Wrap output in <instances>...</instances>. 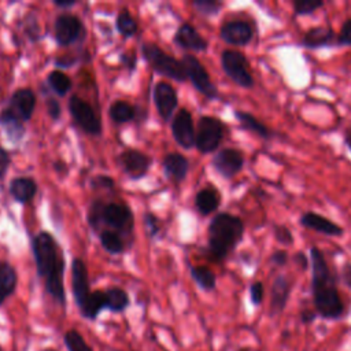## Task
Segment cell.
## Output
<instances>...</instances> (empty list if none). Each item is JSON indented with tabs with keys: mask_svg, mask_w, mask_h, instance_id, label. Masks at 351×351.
<instances>
[{
	"mask_svg": "<svg viewBox=\"0 0 351 351\" xmlns=\"http://www.w3.org/2000/svg\"><path fill=\"white\" fill-rule=\"evenodd\" d=\"M53 36L60 47H70L85 36L82 21L74 14H60L53 23Z\"/></svg>",
	"mask_w": 351,
	"mask_h": 351,
	"instance_id": "30bf717a",
	"label": "cell"
},
{
	"mask_svg": "<svg viewBox=\"0 0 351 351\" xmlns=\"http://www.w3.org/2000/svg\"><path fill=\"white\" fill-rule=\"evenodd\" d=\"M221 202H222L221 193L213 185H207L206 188H202L195 196V207L197 213L203 217H207L215 213L219 208Z\"/></svg>",
	"mask_w": 351,
	"mask_h": 351,
	"instance_id": "cb8c5ba5",
	"label": "cell"
},
{
	"mask_svg": "<svg viewBox=\"0 0 351 351\" xmlns=\"http://www.w3.org/2000/svg\"><path fill=\"white\" fill-rule=\"evenodd\" d=\"M53 169L58 171V173H67V166H66V163L64 162H62V160H56V162H53Z\"/></svg>",
	"mask_w": 351,
	"mask_h": 351,
	"instance_id": "11a10c76",
	"label": "cell"
},
{
	"mask_svg": "<svg viewBox=\"0 0 351 351\" xmlns=\"http://www.w3.org/2000/svg\"><path fill=\"white\" fill-rule=\"evenodd\" d=\"M347 130H350V132H351V128H348V129H347Z\"/></svg>",
	"mask_w": 351,
	"mask_h": 351,
	"instance_id": "6f0895ef",
	"label": "cell"
},
{
	"mask_svg": "<svg viewBox=\"0 0 351 351\" xmlns=\"http://www.w3.org/2000/svg\"><path fill=\"white\" fill-rule=\"evenodd\" d=\"M10 165H11V155H10V152L5 148L0 147V184L3 182L5 174H7L8 169H10Z\"/></svg>",
	"mask_w": 351,
	"mask_h": 351,
	"instance_id": "7dc6e473",
	"label": "cell"
},
{
	"mask_svg": "<svg viewBox=\"0 0 351 351\" xmlns=\"http://www.w3.org/2000/svg\"><path fill=\"white\" fill-rule=\"evenodd\" d=\"M252 25L244 19L226 21L219 27V37L229 45L245 47L254 38Z\"/></svg>",
	"mask_w": 351,
	"mask_h": 351,
	"instance_id": "4fadbf2b",
	"label": "cell"
},
{
	"mask_svg": "<svg viewBox=\"0 0 351 351\" xmlns=\"http://www.w3.org/2000/svg\"><path fill=\"white\" fill-rule=\"evenodd\" d=\"M265 296V287L262 281H254L250 285V300L254 306H261Z\"/></svg>",
	"mask_w": 351,
	"mask_h": 351,
	"instance_id": "7bdbcfd3",
	"label": "cell"
},
{
	"mask_svg": "<svg viewBox=\"0 0 351 351\" xmlns=\"http://www.w3.org/2000/svg\"><path fill=\"white\" fill-rule=\"evenodd\" d=\"M152 97H154V103L159 117L165 122H169L170 118L173 117L174 110L178 106V96L176 89L169 82H165V81L158 82L154 88Z\"/></svg>",
	"mask_w": 351,
	"mask_h": 351,
	"instance_id": "9a60e30c",
	"label": "cell"
},
{
	"mask_svg": "<svg viewBox=\"0 0 351 351\" xmlns=\"http://www.w3.org/2000/svg\"><path fill=\"white\" fill-rule=\"evenodd\" d=\"M299 223L310 230H314L317 233L330 236V237H341L344 234V228L335 221L329 219L328 217L314 213V211H306L300 215Z\"/></svg>",
	"mask_w": 351,
	"mask_h": 351,
	"instance_id": "2e32d148",
	"label": "cell"
},
{
	"mask_svg": "<svg viewBox=\"0 0 351 351\" xmlns=\"http://www.w3.org/2000/svg\"><path fill=\"white\" fill-rule=\"evenodd\" d=\"M244 162V154L232 147L219 149L211 159L213 169L225 180L236 177L243 170Z\"/></svg>",
	"mask_w": 351,
	"mask_h": 351,
	"instance_id": "8fae6325",
	"label": "cell"
},
{
	"mask_svg": "<svg viewBox=\"0 0 351 351\" xmlns=\"http://www.w3.org/2000/svg\"><path fill=\"white\" fill-rule=\"evenodd\" d=\"M32 252L37 276L43 280L45 292L60 306L66 304L64 258L56 239L43 230L32 239Z\"/></svg>",
	"mask_w": 351,
	"mask_h": 351,
	"instance_id": "6da1fadb",
	"label": "cell"
},
{
	"mask_svg": "<svg viewBox=\"0 0 351 351\" xmlns=\"http://www.w3.org/2000/svg\"><path fill=\"white\" fill-rule=\"evenodd\" d=\"M299 45L306 49H321L336 45V33L332 26H313L307 29L299 40Z\"/></svg>",
	"mask_w": 351,
	"mask_h": 351,
	"instance_id": "d6986e66",
	"label": "cell"
},
{
	"mask_svg": "<svg viewBox=\"0 0 351 351\" xmlns=\"http://www.w3.org/2000/svg\"><path fill=\"white\" fill-rule=\"evenodd\" d=\"M108 115L114 123L122 125L136 118V107L126 100H115L108 108Z\"/></svg>",
	"mask_w": 351,
	"mask_h": 351,
	"instance_id": "f1b7e54d",
	"label": "cell"
},
{
	"mask_svg": "<svg viewBox=\"0 0 351 351\" xmlns=\"http://www.w3.org/2000/svg\"><path fill=\"white\" fill-rule=\"evenodd\" d=\"M317 317H318V314L315 311H311V310H303L300 313V321L303 324H311Z\"/></svg>",
	"mask_w": 351,
	"mask_h": 351,
	"instance_id": "f5cc1de1",
	"label": "cell"
},
{
	"mask_svg": "<svg viewBox=\"0 0 351 351\" xmlns=\"http://www.w3.org/2000/svg\"><path fill=\"white\" fill-rule=\"evenodd\" d=\"M0 351H3V348H1V347H0Z\"/></svg>",
	"mask_w": 351,
	"mask_h": 351,
	"instance_id": "680465c9",
	"label": "cell"
},
{
	"mask_svg": "<svg viewBox=\"0 0 351 351\" xmlns=\"http://www.w3.org/2000/svg\"><path fill=\"white\" fill-rule=\"evenodd\" d=\"M141 55L155 73L171 78L177 82H185L188 80L182 60L169 55L156 44L144 43L141 45Z\"/></svg>",
	"mask_w": 351,
	"mask_h": 351,
	"instance_id": "277c9868",
	"label": "cell"
},
{
	"mask_svg": "<svg viewBox=\"0 0 351 351\" xmlns=\"http://www.w3.org/2000/svg\"><path fill=\"white\" fill-rule=\"evenodd\" d=\"M63 341L67 351H93L92 347L86 343L84 336L77 329H69L63 335Z\"/></svg>",
	"mask_w": 351,
	"mask_h": 351,
	"instance_id": "e575fe53",
	"label": "cell"
},
{
	"mask_svg": "<svg viewBox=\"0 0 351 351\" xmlns=\"http://www.w3.org/2000/svg\"><path fill=\"white\" fill-rule=\"evenodd\" d=\"M80 314L86 319H96L103 310H107V293L106 291L96 289L90 292L85 303L78 308Z\"/></svg>",
	"mask_w": 351,
	"mask_h": 351,
	"instance_id": "83f0119b",
	"label": "cell"
},
{
	"mask_svg": "<svg viewBox=\"0 0 351 351\" xmlns=\"http://www.w3.org/2000/svg\"><path fill=\"white\" fill-rule=\"evenodd\" d=\"M162 165L166 177L177 184L184 181L189 171V160L180 152L166 154Z\"/></svg>",
	"mask_w": 351,
	"mask_h": 351,
	"instance_id": "603a6c76",
	"label": "cell"
},
{
	"mask_svg": "<svg viewBox=\"0 0 351 351\" xmlns=\"http://www.w3.org/2000/svg\"><path fill=\"white\" fill-rule=\"evenodd\" d=\"M107 293V310L111 313H122L125 311L129 304L130 299L125 289L119 287H111L106 289Z\"/></svg>",
	"mask_w": 351,
	"mask_h": 351,
	"instance_id": "4dcf8cb0",
	"label": "cell"
},
{
	"mask_svg": "<svg viewBox=\"0 0 351 351\" xmlns=\"http://www.w3.org/2000/svg\"><path fill=\"white\" fill-rule=\"evenodd\" d=\"M117 163L130 180H140L148 173L152 159L138 149L126 148L117 156Z\"/></svg>",
	"mask_w": 351,
	"mask_h": 351,
	"instance_id": "7c38bea8",
	"label": "cell"
},
{
	"mask_svg": "<svg viewBox=\"0 0 351 351\" xmlns=\"http://www.w3.org/2000/svg\"><path fill=\"white\" fill-rule=\"evenodd\" d=\"M245 225L230 213L217 214L207 228V251L214 262L225 261L243 241Z\"/></svg>",
	"mask_w": 351,
	"mask_h": 351,
	"instance_id": "3957f363",
	"label": "cell"
},
{
	"mask_svg": "<svg viewBox=\"0 0 351 351\" xmlns=\"http://www.w3.org/2000/svg\"><path fill=\"white\" fill-rule=\"evenodd\" d=\"M288 261H289V255L285 250H274L269 256V262L278 267H284L285 265H288Z\"/></svg>",
	"mask_w": 351,
	"mask_h": 351,
	"instance_id": "bcb514c9",
	"label": "cell"
},
{
	"mask_svg": "<svg viewBox=\"0 0 351 351\" xmlns=\"http://www.w3.org/2000/svg\"><path fill=\"white\" fill-rule=\"evenodd\" d=\"M182 63H184L188 80L199 93H202L208 100H215L219 97V92L215 84L211 81L208 71L195 55L185 53L182 56Z\"/></svg>",
	"mask_w": 351,
	"mask_h": 351,
	"instance_id": "ba28073f",
	"label": "cell"
},
{
	"mask_svg": "<svg viewBox=\"0 0 351 351\" xmlns=\"http://www.w3.org/2000/svg\"><path fill=\"white\" fill-rule=\"evenodd\" d=\"M336 47H351V18L344 19L336 34Z\"/></svg>",
	"mask_w": 351,
	"mask_h": 351,
	"instance_id": "60d3db41",
	"label": "cell"
},
{
	"mask_svg": "<svg viewBox=\"0 0 351 351\" xmlns=\"http://www.w3.org/2000/svg\"><path fill=\"white\" fill-rule=\"evenodd\" d=\"M36 93L30 88H19L11 95L7 108H10L25 123L30 121L36 108Z\"/></svg>",
	"mask_w": 351,
	"mask_h": 351,
	"instance_id": "ac0fdd59",
	"label": "cell"
},
{
	"mask_svg": "<svg viewBox=\"0 0 351 351\" xmlns=\"http://www.w3.org/2000/svg\"><path fill=\"white\" fill-rule=\"evenodd\" d=\"M41 351H55V350H52V348H44V350H41Z\"/></svg>",
	"mask_w": 351,
	"mask_h": 351,
	"instance_id": "9f6ffc18",
	"label": "cell"
},
{
	"mask_svg": "<svg viewBox=\"0 0 351 351\" xmlns=\"http://www.w3.org/2000/svg\"><path fill=\"white\" fill-rule=\"evenodd\" d=\"M16 285L18 273L15 267L7 261H0V307L10 296L14 295Z\"/></svg>",
	"mask_w": 351,
	"mask_h": 351,
	"instance_id": "4316f807",
	"label": "cell"
},
{
	"mask_svg": "<svg viewBox=\"0 0 351 351\" xmlns=\"http://www.w3.org/2000/svg\"><path fill=\"white\" fill-rule=\"evenodd\" d=\"M115 27L118 30V33L122 37H132L137 33L138 30V23L134 19V16L130 14V11L128 8H123L118 12L117 19H115Z\"/></svg>",
	"mask_w": 351,
	"mask_h": 351,
	"instance_id": "836d02e7",
	"label": "cell"
},
{
	"mask_svg": "<svg viewBox=\"0 0 351 351\" xmlns=\"http://www.w3.org/2000/svg\"><path fill=\"white\" fill-rule=\"evenodd\" d=\"M23 32L26 34V37L30 41H37L41 37V29L38 25V19L37 15L34 12H30L26 15L25 21H23Z\"/></svg>",
	"mask_w": 351,
	"mask_h": 351,
	"instance_id": "74e56055",
	"label": "cell"
},
{
	"mask_svg": "<svg viewBox=\"0 0 351 351\" xmlns=\"http://www.w3.org/2000/svg\"><path fill=\"white\" fill-rule=\"evenodd\" d=\"M47 84L60 97L66 96L71 90V86H73L70 77L66 73H63L62 70H52L47 75Z\"/></svg>",
	"mask_w": 351,
	"mask_h": 351,
	"instance_id": "d6a6232c",
	"label": "cell"
},
{
	"mask_svg": "<svg viewBox=\"0 0 351 351\" xmlns=\"http://www.w3.org/2000/svg\"><path fill=\"white\" fill-rule=\"evenodd\" d=\"M171 134L180 147L185 149H191L192 147H195L196 129L193 125L192 114L186 108L178 110L177 114L173 117Z\"/></svg>",
	"mask_w": 351,
	"mask_h": 351,
	"instance_id": "5bb4252c",
	"label": "cell"
},
{
	"mask_svg": "<svg viewBox=\"0 0 351 351\" xmlns=\"http://www.w3.org/2000/svg\"><path fill=\"white\" fill-rule=\"evenodd\" d=\"M37 182L30 177H16L10 181L8 191L12 199L21 204L29 203L37 193Z\"/></svg>",
	"mask_w": 351,
	"mask_h": 351,
	"instance_id": "484cf974",
	"label": "cell"
},
{
	"mask_svg": "<svg viewBox=\"0 0 351 351\" xmlns=\"http://www.w3.org/2000/svg\"><path fill=\"white\" fill-rule=\"evenodd\" d=\"M191 277L197 284V287L206 292H211L217 287V276L207 266H192Z\"/></svg>",
	"mask_w": 351,
	"mask_h": 351,
	"instance_id": "f546056e",
	"label": "cell"
},
{
	"mask_svg": "<svg viewBox=\"0 0 351 351\" xmlns=\"http://www.w3.org/2000/svg\"><path fill=\"white\" fill-rule=\"evenodd\" d=\"M101 206H103V200L97 199L95 202H92L89 210H88V223L93 230H99L100 232V211H101Z\"/></svg>",
	"mask_w": 351,
	"mask_h": 351,
	"instance_id": "ab89813d",
	"label": "cell"
},
{
	"mask_svg": "<svg viewBox=\"0 0 351 351\" xmlns=\"http://www.w3.org/2000/svg\"><path fill=\"white\" fill-rule=\"evenodd\" d=\"M173 40L180 48L192 52H204L208 48V41L197 32L193 25L188 22H184L178 26Z\"/></svg>",
	"mask_w": 351,
	"mask_h": 351,
	"instance_id": "ffe728a7",
	"label": "cell"
},
{
	"mask_svg": "<svg viewBox=\"0 0 351 351\" xmlns=\"http://www.w3.org/2000/svg\"><path fill=\"white\" fill-rule=\"evenodd\" d=\"M325 5L322 0H295L292 1L293 14L296 16H307Z\"/></svg>",
	"mask_w": 351,
	"mask_h": 351,
	"instance_id": "d590c367",
	"label": "cell"
},
{
	"mask_svg": "<svg viewBox=\"0 0 351 351\" xmlns=\"http://www.w3.org/2000/svg\"><path fill=\"white\" fill-rule=\"evenodd\" d=\"M0 128L3 129L7 140L12 144L19 143L26 133L25 123L7 107L0 112Z\"/></svg>",
	"mask_w": 351,
	"mask_h": 351,
	"instance_id": "d4e9b609",
	"label": "cell"
},
{
	"mask_svg": "<svg viewBox=\"0 0 351 351\" xmlns=\"http://www.w3.org/2000/svg\"><path fill=\"white\" fill-rule=\"evenodd\" d=\"M99 240L101 247L111 255H118L125 251V241L118 232L101 229L99 232Z\"/></svg>",
	"mask_w": 351,
	"mask_h": 351,
	"instance_id": "1f68e13d",
	"label": "cell"
},
{
	"mask_svg": "<svg viewBox=\"0 0 351 351\" xmlns=\"http://www.w3.org/2000/svg\"><path fill=\"white\" fill-rule=\"evenodd\" d=\"M291 289H292V285L287 276L278 274L273 280V284L270 288V315L271 317L280 315L285 310L291 296Z\"/></svg>",
	"mask_w": 351,
	"mask_h": 351,
	"instance_id": "44dd1931",
	"label": "cell"
},
{
	"mask_svg": "<svg viewBox=\"0 0 351 351\" xmlns=\"http://www.w3.org/2000/svg\"><path fill=\"white\" fill-rule=\"evenodd\" d=\"M92 189H112L114 188V180L108 176L97 174L90 180Z\"/></svg>",
	"mask_w": 351,
	"mask_h": 351,
	"instance_id": "f6af8a7d",
	"label": "cell"
},
{
	"mask_svg": "<svg viewBox=\"0 0 351 351\" xmlns=\"http://www.w3.org/2000/svg\"><path fill=\"white\" fill-rule=\"evenodd\" d=\"M273 236L276 239V241L278 244L282 245H293V234L291 232V229L285 225H280V223H274L273 225Z\"/></svg>",
	"mask_w": 351,
	"mask_h": 351,
	"instance_id": "f35d334b",
	"label": "cell"
},
{
	"mask_svg": "<svg viewBox=\"0 0 351 351\" xmlns=\"http://www.w3.org/2000/svg\"><path fill=\"white\" fill-rule=\"evenodd\" d=\"M221 67L226 77L243 89H252L255 85L248 60L244 53L236 49H223L219 56Z\"/></svg>",
	"mask_w": 351,
	"mask_h": 351,
	"instance_id": "5b68a950",
	"label": "cell"
},
{
	"mask_svg": "<svg viewBox=\"0 0 351 351\" xmlns=\"http://www.w3.org/2000/svg\"><path fill=\"white\" fill-rule=\"evenodd\" d=\"M192 7L204 16H215L219 14L223 4L217 0H193Z\"/></svg>",
	"mask_w": 351,
	"mask_h": 351,
	"instance_id": "8d00e7d4",
	"label": "cell"
},
{
	"mask_svg": "<svg viewBox=\"0 0 351 351\" xmlns=\"http://www.w3.org/2000/svg\"><path fill=\"white\" fill-rule=\"evenodd\" d=\"M292 261L296 266H299L302 270H307V267L310 266V256H307L303 251H298L293 256Z\"/></svg>",
	"mask_w": 351,
	"mask_h": 351,
	"instance_id": "f907efd6",
	"label": "cell"
},
{
	"mask_svg": "<svg viewBox=\"0 0 351 351\" xmlns=\"http://www.w3.org/2000/svg\"><path fill=\"white\" fill-rule=\"evenodd\" d=\"M77 4L75 0H53V5L58 8H71Z\"/></svg>",
	"mask_w": 351,
	"mask_h": 351,
	"instance_id": "db71d44e",
	"label": "cell"
},
{
	"mask_svg": "<svg viewBox=\"0 0 351 351\" xmlns=\"http://www.w3.org/2000/svg\"><path fill=\"white\" fill-rule=\"evenodd\" d=\"M45 106H47V112L49 115V118L52 121H58L62 115V107H60V103L58 99L49 96L45 99Z\"/></svg>",
	"mask_w": 351,
	"mask_h": 351,
	"instance_id": "ee69618b",
	"label": "cell"
},
{
	"mask_svg": "<svg viewBox=\"0 0 351 351\" xmlns=\"http://www.w3.org/2000/svg\"><path fill=\"white\" fill-rule=\"evenodd\" d=\"M233 115L236 121L239 122L240 128L245 132H250L263 140H271L276 137V132L271 130L267 125L261 122L255 115L251 112H247L244 110H234Z\"/></svg>",
	"mask_w": 351,
	"mask_h": 351,
	"instance_id": "7402d4cb",
	"label": "cell"
},
{
	"mask_svg": "<svg viewBox=\"0 0 351 351\" xmlns=\"http://www.w3.org/2000/svg\"><path fill=\"white\" fill-rule=\"evenodd\" d=\"M121 63L123 64V67H126L130 73H133L136 70V64H137V58L133 52H123L119 56Z\"/></svg>",
	"mask_w": 351,
	"mask_h": 351,
	"instance_id": "c3c4849f",
	"label": "cell"
},
{
	"mask_svg": "<svg viewBox=\"0 0 351 351\" xmlns=\"http://www.w3.org/2000/svg\"><path fill=\"white\" fill-rule=\"evenodd\" d=\"M340 280L346 287L351 288V263L343 265V267L340 270Z\"/></svg>",
	"mask_w": 351,
	"mask_h": 351,
	"instance_id": "816d5d0a",
	"label": "cell"
},
{
	"mask_svg": "<svg viewBox=\"0 0 351 351\" xmlns=\"http://www.w3.org/2000/svg\"><path fill=\"white\" fill-rule=\"evenodd\" d=\"M226 126L225 123L213 115H203L197 121L195 147L200 154H211L218 149L223 137Z\"/></svg>",
	"mask_w": 351,
	"mask_h": 351,
	"instance_id": "8992f818",
	"label": "cell"
},
{
	"mask_svg": "<svg viewBox=\"0 0 351 351\" xmlns=\"http://www.w3.org/2000/svg\"><path fill=\"white\" fill-rule=\"evenodd\" d=\"M69 112L74 123L86 134L100 136L101 134V122L95 112L93 107L81 96L73 95L69 99Z\"/></svg>",
	"mask_w": 351,
	"mask_h": 351,
	"instance_id": "9c48e42d",
	"label": "cell"
},
{
	"mask_svg": "<svg viewBox=\"0 0 351 351\" xmlns=\"http://www.w3.org/2000/svg\"><path fill=\"white\" fill-rule=\"evenodd\" d=\"M75 63H77V58L74 55H62L55 59V66L63 67V69L73 67Z\"/></svg>",
	"mask_w": 351,
	"mask_h": 351,
	"instance_id": "681fc988",
	"label": "cell"
},
{
	"mask_svg": "<svg viewBox=\"0 0 351 351\" xmlns=\"http://www.w3.org/2000/svg\"><path fill=\"white\" fill-rule=\"evenodd\" d=\"M143 218H144L143 221H144V226H145V230H147L148 236L151 239L156 237L159 234V232H160V221H159V218L155 217L152 213H145Z\"/></svg>",
	"mask_w": 351,
	"mask_h": 351,
	"instance_id": "b9f144b4",
	"label": "cell"
},
{
	"mask_svg": "<svg viewBox=\"0 0 351 351\" xmlns=\"http://www.w3.org/2000/svg\"><path fill=\"white\" fill-rule=\"evenodd\" d=\"M71 291L78 308L85 303L92 292L89 288L86 265L80 258H74L71 262Z\"/></svg>",
	"mask_w": 351,
	"mask_h": 351,
	"instance_id": "e0dca14e",
	"label": "cell"
},
{
	"mask_svg": "<svg viewBox=\"0 0 351 351\" xmlns=\"http://www.w3.org/2000/svg\"><path fill=\"white\" fill-rule=\"evenodd\" d=\"M311 267V293L315 313L324 319H339L344 314V303L337 289V280L332 273L324 252L318 247L308 251Z\"/></svg>",
	"mask_w": 351,
	"mask_h": 351,
	"instance_id": "7a4b0ae2",
	"label": "cell"
},
{
	"mask_svg": "<svg viewBox=\"0 0 351 351\" xmlns=\"http://www.w3.org/2000/svg\"><path fill=\"white\" fill-rule=\"evenodd\" d=\"M101 225H104L106 229L118 232L119 234H129L133 230L134 217L132 210L123 203L103 202L100 211V230Z\"/></svg>",
	"mask_w": 351,
	"mask_h": 351,
	"instance_id": "52a82bcc",
	"label": "cell"
}]
</instances>
